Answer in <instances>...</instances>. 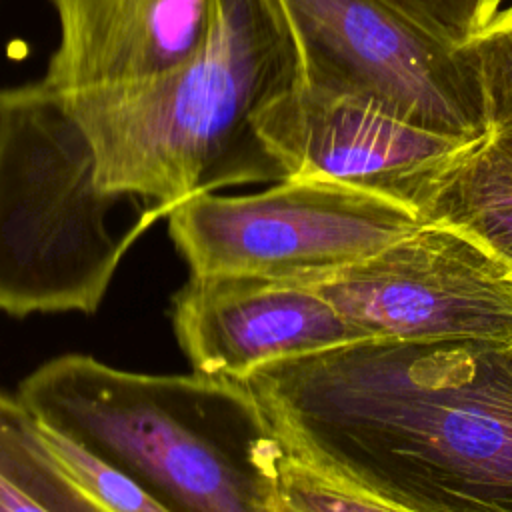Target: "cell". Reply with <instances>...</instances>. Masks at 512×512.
I'll list each match as a JSON object with an SVG mask.
<instances>
[{"instance_id": "1", "label": "cell", "mask_w": 512, "mask_h": 512, "mask_svg": "<svg viewBox=\"0 0 512 512\" xmlns=\"http://www.w3.org/2000/svg\"><path fill=\"white\" fill-rule=\"evenodd\" d=\"M288 456L404 512H512V346L360 338L240 380Z\"/></svg>"}, {"instance_id": "2", "label": "cell", "mask_w": 512, "mask_h": 512, "mask_svg": "<svg viewBox=\"0 0 512 512\" xmlns=\"http://www.w3.org/2000/svg\"><path fill=\"white\" fill-rule=\"evenodd\" d=\"M298 84L276 0H222L208 46L184 66L56 100L92 150L98 188L142 200L158 220L202 194L284 180L256 118Z\"/></svg>"}, {"instance_id": "3", "label": "cell", "mask_w": 512, "mask_h": 512, "mask_svg": "<svg viewBox=\"0 0 512 512\" xmlns=\"http://www.w3.org/2000/svg\"><path fill=\"white\" fill-rule=\"evenodd\" d=\"M18 400L172 512H276L280 444L240 380L64 354L28 374Z\"/></svg>"}, {"instance_id": "4", "label": "cell", "mask_w": 512, "mask_h": 512, "mask_svg": "<svg viewBox=\"0 0 512 512\" xmlns=\"http://www.w3.org/2000/svg\"><path fill=\"white\" fill-rule=\"evenodd\" d=\"M92 150L38 84L0 90V310L94 312L134 236L110 214Z\"/></svg>"}, {"instance_id": "5", "label": "cell", "mask_w": 512, "mask_h": 512, "mask_svg": "<svg viewBox=\"0 0 512 512\" xmlns=\"http://www.w3.org/2000/svg\"><path fill=\"white\" fill-rule=\"evenodd\" d=\"M424 220L390 198L316 178H286L252 194H202L168 214L190 272L320 282Z\"/></svg>"}, {"instance_id": "6", "label": "cell", "mask_w": 512, "mask_h": 512, "mask_svg": "<svg viewBox=\"0 0 512 512\" xmlns=\"http://www.w3.org/2000/svg\"><path fill=\"white\" fill-rule=\"evenodd\" d=\"M300 86L362 100L414 126L488 136L480 78L454 46L390 0H276Z\"/></svg>"}, {"instance_id": "7", "label": "cell", "mask_w": 512, "mask_h": 512, "mask_svg": "<svg viewBox=\"0 0 512 512\" xmlns=\"http://www.w3.org/2000/svg\"><path fill=\"white\" fill-rule=\"evenodd\" d=\"M312 286L360 338L512 346V272L450 226L422 222Z\"/></svg>"}, {"instance_id": "8", "label": "cell", "mask_w": 512, "mask_h": 512, "mask_svg": "<svg viewBox=\"0 0 512 512\" xmlns=\"http://www.w3.org/2000/svg\"><path fill=\"white\" fill-rule=\"evenodd\" d=\"M286 178L354 186L424 214L448 176L486 138L414 126L362 100L296 86L256 118Z\"/></svg>"}, {"instance_id": "9", "label": "cell", "mask_w": 512, "mask_h": 512, "mask_svg": "<svg viewBox=\"0 0 512 512\" xmlns=\"http://www.w3.org/2000/svg\"><path fill=\"white\" fill-rule=\"evenodd\" d=\"M172 324L194 372L232 380L360 340L312 284L238 272H190L174 296Z\"/></svg>"}, {"instance_id": "10", "label": "cell", "mask_w": 512, "mask_h": 512, "mask_svg": "<svg viewBox=\"0 0 512 512\" xmlns=\"http://www.w3.org/2000/svg\"><path fill=\"white\" fill-rule=\"evenodd\" d=\"M58 44L38 88L52 96L146 82L200 54L222 0H50Z\"/></svg>"}, {"instance_id": "11", "label": "cell", "mask_w": 512, "mask_h": 512, "mask_svg": "<svg viewBox=\"0 0 512 512\" xmlns=\"http://www.w3.org/2000/svg\"><path fill=\"white\" fill-rule=\"evenodd\" d=\"M0 512H110L58 462L18 396L2 392Z\"/></svg>"}, {"instance_id": "12", "label": "cell", "mask_w": 512, "mask_h": 512, "mask_svg": "<svg viewBox=\"0 0 512 512\" xmlns=\"http://www.w3.org/2000/svg\"><path fill=\"white\" fill-rule=\"evenodd\" d=\"M424 222L470 236L512 272V164L488 146V138L448 176Z\"/></svg>"}, {"instance_id": "13", "label": "cell", "mask_w": 512, "mask_h": 512, "mask_svg": "<svg viewBox=\"0 0 512 512\" xmlns=\"http://www.w3.org/2000/svg\"><path fill=\"white\" fill-rule=\"evenodd\" d=\"M462 48L480 78L488 146L512 164V4Z\"/></svg>"}, {"instance_id": "14", "label": "cell", "mask_w": 512, "mask_h": 512, "mask_svg": "<svg viewBox=\"0 0 512 512\" xmlns=\"http://www.w3.org/2000/svg\"><path fill=\"white\" fill-rule=\"evenodd\" d=\"M276 512H404L286 452L278 454L274 480Z\"/></svg>"}, {"instance_id": "15", "label": "cell", "mask_w": 512, "mask_h": 512, "mask_svg": "<svg viewBox=\"0 0 512 512\" xmlns=\"http://www.w3.org/2000/svg\"><path fill=\"white\" fill-rule=\"evenodd\" d=\"M40 430L58 462L110 512H172L136 480L102 462L74 440L44 424H40Z\"/></svg>"}, {"instance_id": "16", "label": "cell", "mask_w": 512, "mask_h": 512, "mask_svg": "<svg viewBox=\"0 0 512 512\" xmlns=\"http://www.w3.org/2000/svg\"><path fill=\"white\" fill-rule=\"evenodd\" d=\"M454 46L468 44L502 10L506 0H390Z\"/></svg>"}]
</instances>
